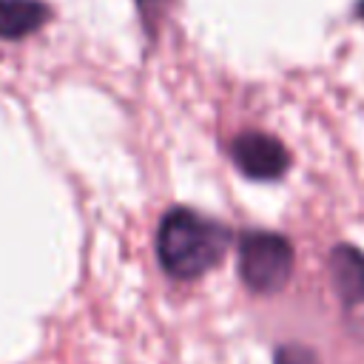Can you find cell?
I'll return each mask as SVG.
<instances>
[{
	"mask_svg": "<svg viewBox=\"0 0 364 364\" xmlns=\"http://www.w3.org/2000/svg\"><path fill=\"white\" fill-rule=\"evenodd\" d=\"M230 245V230L191 208H171L156 228V259L171 279L193 282L213 270Z\"/></svg>",
	"mask_w": 364,
	"mask_h": 364,
	"instance_id": "cell-1",
	"label": "cell"
},
{
	"mask_svg": "<svg viewBox=\"0 0 364 364\" xmlns=\"http://www.w3.org/2000/svg\"><path fill=\"white\" fill-rule=\"evenodd\" d=\"M273 364H321V358L304 344H282L273 353Z\"/></svg>",
	"mask_w": 364,
	"mask_h": 364,
	"instance_id": "cell-6",
	"label": "cell"
},
{
	"mask_svg": "<svg viewBox=\"0 0 364 364\" xmlns=\"http://www.w3.org/2000/svg\"><path fill=\"white\" fill-rule=\"evenodd\" d=\"M136 3H139V9H142V11H145V14H148V11H151V9H154V6H159V3H162V0H136Z\"/></svg>",
	"mask_w": 364,
	"mask_h": 364,
	"instance_id": "cell-7",
	"label": "cell"
},
{
	"mask_svg": "<svg viewBox=\"0 0 364 364\" xmlns=\"http://www.w3.org/2000/svg\"><path fill=\"white\" fill-rule=\"evenodd\" d=\"M355 14L364 20V0H358V3H355Z\"/></svg>",
	"mask_w": 364,
	"mask_h": 364,
	"instance_id": "cell-8",
	"label": "cell"
},
{
	"mask_svg": "<svg viewBox=\"0 0 364 364\" xmlns=\"http://www.w3.org/2000/svg\"><path fill=\"white\" fill-rule=\"evenodd\" d=\"M51 20L43 0H0V40H26Z\"/></svg>",
	"mask_w": 364,
	"mask_h": 364,
	"instance_id": "cell-5",
	"label": "cell"
},
{
	"mask_svg": "<svg viewBox=\"0 0 364 364\" xmlns=\"http://www.w3.org/2000/svg\"><path fill=\"white\" fill-rule=\"evenodd\" d=\"M333 287L347 310L364 307V253L353 245H336L327 259Z\"/></svg>",
	"mask_w": 364,
	"mask_h": 364,
	"instance_id": "cell-4",
	"label": "cell"
},
{
	"mask_svg": "<svg viewBox=\"0 0 364 364\" xmlns=\"http://www.w3.org/2000/svg\"><path fill=\"white\" fill-rule=\"evenodd\" d=\"M239 276L253 293H276L293 273V245L273 230H250L239 239Z\"/></svg>",
	"mask_w": 364,
	"mask_h": 364,
	"instance_id": "cell-2",
	"label": "cell"
},
{
	"mask_svg": "<svg viewBox=\"0 0 364 364\" xmlns=\"http://www.w3.org/2000/svg\"><path fill=\"white\" fill-rule=\"evenodd\" d=\"M230 159L247 179H256V182L279 179V176H284V171L290 165L287 148L264 131L239 134L230 142Z\"/></svg>",
	"mask_w": 364,
	"mask_h": 364,
	"instance_id": "cell-3",
	"label": "cell"
}]
</instances>
